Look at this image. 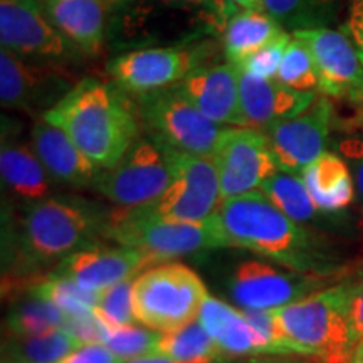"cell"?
<instances>
[{
    "mask_svg": "<svg viewBox=\"0 0 363 363\" xmlns=\"http://www.w3.org/2000/svg\"><path fill=\"white\" fill-rule=\"evenodd\" d=\"M214 219L222 247L246 249L308 274L333 276L342 267L323 238L289 219L257 190L222 201Z\"/></svg>",
    "mask_w": 363,
    "mask_h": 363,
    "instance_id": "1",
    "label": "cell"
},
{
    "mask_svg": "<svg viewBox=\"0 0 363 363\" xmlns=\"http://www.w3.org/2000/svg\"><path fill=\"white\" fill-rule=\"evenodd\" d=\"M138 108L96 78L76 83L43 118L61 128L99 170L115 167L140 138Z\"/></svg>",
    "mask_w": 363,
    "mask_h": 363,
    "instance_id": "2",
    "label": "cell"
},
{
    "mask_svg": "<svg viewBox=\"0 0 363 363\" xmlns=\"http://www.w3.org/2000/svg\"><path fill=\"white\" fill-rule=\"evenodd\" d=\"M276 316L294 355L350 363L357 342L350 323L348 279L278 308Z\"/></svg>",
    "mask_w": 363,
    "mask_h": 363,
    "instance_id": "3",
    "label": "cell"
},
{
    "mask_svg": "<svg viewBox=\"0 0 363 363\" xmlns=\"http://www.w3.org/2000/svg\"><path fill=\"white\" fill-rule=\"evenodd\" d=\"M110 217L93 203L74 197H49L26 207L21 249L30 262H48L91 247L106 235Z\"/></svg>",
    "mask_w": 363,
    "mask_h": 363,
    "instance_id": "4",
    "label": "cell"
},
{
    "mask_svg": "<svg viewBox=\"0 0 363 363\" xmlns=\"http://www.w3.org/2000/svg\"><path fill=\"white\" fill-rule=\"evenodd\" d=\"M104 238L138 249L153 264L222 247L214 216L202 222H185L167 219L145 206L111 214Z\"/></svg>",
    "mask_w": 363,
    "mask_h": 363,
    "instance_id": "5",
    "label": "cell"
},
{
    "mask_svg": "<svg viewBox=\"0 0 363 363\" xmlns=\"http://www.w3.org/2000/svg\"><path fill=\"white\" fill-rule=\"evenodd\" d=\"M207 296L203 281L182 262L152 266L133 279L136 320L160 333L197 320Z\"/></svg>",
    "mask_w": 363,
    "mask_h": 363,
    "instance_id": "6",
    "label": "cell"
},
{
    "mask_svg": "<svg viewBox=\"0 0 363 363\" xmlns=\"http://www.w3.org/2000/svg\"><path fill=\"white\" fill-rule=\"evenodd\" d=\"M158 147L169 163L172 182L157 202L145 207L167 219L185 222L211 219L220 203L219 174L212 157L194 155L162 143Z\"/></svg>",
    "mask_w": 363,
    "mask_h": 363,
    "instance_id": "7",
    "label": "cell"
},
{
    "mask_svg": "<svg viewBox=\"0 0 363 363\" xmlns=\"http://www.w3.org/2000/svg\"><path fill=\"white\" fill-rule=\"evenodd\" d=\"M136 104L150 138L194 155L212 157L225 128L203 116L174 86L142 94Z\"/></svg>",
    "mask_w": 363,
    "mask_h": 363,
    "instance_id": "8",
    "label": "cell"
},
{
    "mask_svg": "<svg viewBox=\"0 0 363 363\" xmlns=\"http://www.w3.org/2000/svg\"><path fill=\"white\" fill-rule=\"evenodd\" d=\"M172 182L162 148L152 138H138L125 157L108 170H99L93 187L121 208L157 202Z\"/></svg>",
    "mask_w": 363,
    "mask_h": 363,
    "instance_id": "9",
    "label": "cell"
},
{
    "mask_svg": "<svg viewBox=\"0 0 363 363\" xmlns=\"http://www.w3.org/2000/svg\"><path fill=\"white\" fill-rule=\"evenodd\" d=\"M212 160L220 184V202L254 192L279 169L266 135L249 126H225L217 140Z\"/></svg>",
    "mask_w": 363,
    "mask_h": 363,
    "instance_id": "10",
    "label": "cell"
},
{
    "mask_svg": "<svg viewBox=\"0 0 363 363\" xmlns=\"http://www.w3.org/2000/svg\"><path fill=\"white\" fill-rule=\"evenodd\" d=\"M0 43L30 61H74L78 49L56 29L40 0H0Z\"/></svg>",
    "mask_w": 363,
    "mask_h": 363,
    "instance_id": "11",
    "label": "cell"
},
{
    "mask_svg": "<svg viewBox=\"0 0 363 363\" xmlns=\"http://www.w3.org/2000/svg\"><path fill=\"white\" fill-rule=\"evenodd\" d=\"M331 278L333 276L279 269L264 261H244L235 267L229 288L242 310H278L328 288Z\"/></svg>",
    "mask_w": 363,
    "mask_h": 363,
    "instance_id": "12",
    "label": "cell"
},
{
    "mask_svg": "<svg viewBox=\"0 0 363 363\" xmlns=\"http://www.w3.org/2000/svg\"><path fill=\"white\" fill-rule=\"evenodd\" d=\"M202 56L201 49L182 45L148 48L113 57L106 69L121 91L142 96L179 84L190 71L201 66Z\"/></svg>",
    "mask_w": 363,
    "mask_h": 363,
    "instance_id": "13",
    "label": "cell"
},
{
    "mask_svg": "<svg viewBox=\"0 0 363 363\" xmlns=\"http://www.w3.org/2000/svg\"><path fill=\"white\" fill-rule=\"evenodd\" d=\"M310 49L320 76V91L363 106V59L350 35L328 27L294 30Z\"/></svg>",
    "mask_w": 363,
    "mask_h": 363,
    "instance_id": "14",
    "label": "cell"
},
{
    "mask_svg": "<svg viewBox=\"0 0 363 363\" xmlns=\"http://www.w3.org/2000/svg\"><path fill=\"white\" fill-rule=\"evenodd\" d=\"M331 120V103L323 96H316L311 106L301 115L279 121L262 131L279 172L299 175L316 158L323 155Z\"/></svg>",
    "mask_w": 363,
    "mask_h": 363,
    "instance_id": "15",
    "label": "cell"
},
{
    "mask_svg": "<svg viewBox=\"0 0 363 363\" xmlns=\"http://www.w3.org/2000/svg\"><path fill=\"white\" fill-rule=\"evenodd\" d=\"M240 71L225 62L197 66L174 88L203 116L222 126H246L240 108Z\"/></svg>",
    "mask_w": 363,
    "mask_h": 363,
    "instance_id": "16",
    "label": "cell"
},
{
    "mask_svg": "<svg viewBox=\"0 0 363 363\" xmlns=\"http://www.w3.org/2000/svg\"><path fill=\"white\" fill-rule=\"evenodd\" d=\"M155 266L133 247L91 246L67 256L57 267L56 274L76 281L89 291H103L113 284L135 279L142 269Z\"/></svg>",
    "mask_w": 363,
    "mask_h": 363,
    "instance_id": "17",
    "label": "cell"
},
{
    "mask_svg": "<svg viewBox=\"0 0 363 363\" xmlns=\"http://www.w3.org/2000/svg\"><path fill=\"white\" fill-rule=\"evenodd\" d=\"M240 71V69H239ZM240 108L249 128L266 131L283 120L301 115L316 93H299L276 79H261L240 71Z\"/></svg>",
    "mask_w": 363,
    "mask_h": 363,
    "instance_id": "18",
    "label": "cell"
},
{
    "mask_svg": "<svg viewBox=\"0 0 363 363\" xmlns=\"http://www.w3.org/2000/svg\"><path fill=\"white\" fill-rule=\"evenodd\" d=\"M66 84L57 74L35 66L30 59H24L9 49L0 51V101L4 108L30 110L40 103H49L54 106L52 99L48 98L51 93L61 99L67 93Z\"/></svg>",
    "mask_w": 363,
    "mask_h": 363,
    "instance_id": "19",
    "label": "cell"
},
{
    "mask_svg": "<svg viewBox=\"0 0 363 363\" xmlns=\"http://www.w3.org/2000/svg\"><path fill=\"white\" fill-rule=\"evenodd\" d=\"M33 148L52 180L71 187H93L99 169L65 131L40 118L33 128Z\"/></svg>",
    "mask_w": 363,
    "mask_h": 363,
    "instance_id": "20",
    "label": "cell"
},
{
    "mask_svg": "<svg viewBox=\"0 0 363 363\" xmlns=\"http://www.w3.org/2000/svg\"><path fill=\"white\" fill-rule=\"evenodd\" d=\"M45 13L81 54L96 56L106 33L101 0H40Z\"/></svg>",
    "mask_w": 363,
    "mask_h": 363,
    "instance_id": "21",
    "label": "cell"
},
{
    "mask_svg": "<svg viewBox=\"0 0 363 363\" xmlns=\"http://www.w3.org/2000/svg\"><path fill=\"white\" fill-rule=\"evenodd\" d=\"M197 320L219 345L222 357L267 355L266 345L247 321L244 311L235 310L222 299L208 294Z\"/></svg>",
    "mask_w": 363,
    "mask_h": 363,
    "instance_id": "22",
    "label": "cell"
},
{
    "mask_svg": "<svg viewBox=\"0 0 363 363\" xmlns=\"http://www.w3.org/2000/svg\"><path fill=\"white\" fill-rule=\"evenodd\" d=\"M0 172L9 192L26 207L49 199L51 175L35 155L34 148L24 143L4 142L0 150Z\"/></svg>",
    "mask_w": 363,
    "mask_h": 363,
    "instance_id": "23",
    "label": "cell"
},
{
    "mask_svg": "<svg viewBox=\"0 0 363 363\" xmlns=\"http://www.w3.org/2000/svg\"><path fill=\"white\" fill-rule=\"evenodd\" d=\"M301 179L311 201L325 214L343 211L355 197L350 167L335 153L325 152L320 158H316L303 170Z\"/></svg>",
    "mask_w": 363,
    "mask_h": 363,
    "instance_id": "24",
    "label": "cell"
},
{
    "mask_svg": "<svg viewBox=\"0 0 363 363\" xmlns=\"http://www.w3.org/2000/svg\"><path fill=\"white\" fill-rule=\"evenodd\" d=\"M284 33V27L264 11L240 9L230 16L222 29V44L227 62L239 66L247 56Z\"/></svg>",
    "mask_w": 363,
    "mask_h": 363,
    "instance_id": "25",
    "label": "cell"
},
{
    "mask_svg": "<svg viewBox=\"0 0 363 363\" xmlns=\"http://www.w3.org/2000/svg\"><path fill=\"white\" fill-rule=\"evenodd\" d=\"M81 345H84V342L66 328H57L34 337L11 335L4 342V358L19 363H59Z\"/></svg>",
    "mask_w": 363,
    "mask_h": 363,
    "instance_id": "26",
    "label": "cell"
},
{
    "mask_svg": "<svg viewBox=\"0 0 363 363\" xmlns=\"http://www.w3.org/2000/svg\"><path fill=\"white\" fill-rule=\"evenodd\" d=\"M158 353L175 363H216L222 357L219 345L199 320L179 330L163 333Z\"/></svg>",
    "mask_w": 363,
    "mask_h": 363,
    "instance_id": "27",
    "label": "cell"
},
{
    "mask_svg": "<svg viewBox=\"0 0 363 363\" xmlns=\"http://www.w3.org/2000/svg\"><path fill=\"white\" fill-rule=\"evenodd\" d=\"M261 192L289 219L301 225L315 222L321 214H325L311 201L305 182L299 175L278 172L261 185Z\"/></svg>",
    "mask_w": 363,
    "mask_h": 363,
    "instance_id": "28",
    "label": "cell"
},
{
    "mask_svg": "<svg viewBox=\"0 0 363 363\" xmlns=\"http://www.w3.org/2000/svg\"><path fill=\"white\" fill-rule=\"evenodd\" d=\"M65 313L34 293L17 301L7 316V328L11 335H21V337L43 335L48 331L65 328Z\"/></svg>",
    "mask_w": 363,
    "mask_h": 363,
    "instance_id": "29",
    "label": "cell"
},
{
    "mask_svg": "<svg viewBox=\"0 0 363 363\" xmlns=\"http://www.w3.org/2000/svg\"><path fill=\"white\" fill-rule=\"evenodd\" d=\"M338 0H262L264 12L283 27L294 30L325 27Z\"/></svg>",
    "mask_w": 363,
    "mask_h": 363,
    "instance_id": "30",
    "label": "cell"
},
{
    "mask_svg": "<svg viewBox=\"0 0 363 363\" xmlns=\"http://www.w3.org/2000/svg\"><path fill=\"white\" fill-rule=\"evenodd\" d=\"M33 293L59 308L66 315V320L94 313L99 294L98 291H89L76 281L59 276L56 272L51 278H45L35 284Z\"/></svg>",
    "mask_w": 363,
    "mask_h": 363,
    "instance_id": "31",
    "label": "cell"
},
{
    "mask_svg": "<svg viewBox=\"0 0 363 363\" xmlns=\"http://www.w3.org/2000/svg\"><path fill=\"white\" fill-rule=\"evenodd\" d=\"M276 81L299 93H316L320 91V76L316 62L305 43L293 35L291 43L286 48Z\"/></svg>",
    "mask_w": 363,
    "mask_h": 363,
    "instance_id": "32",
    "label": "cell"
},
{
    "mask_svg": "<svg viewBox=\"0 0 363 363\" xmlns=\"http://www.w3.org/2000/svg\"><path fill=\"white\" fill-rule=\"evenodd\" d=\"M162 335L163 333H160V331L148 328L142 323L123 326L106 325L103 343L125 362L131 360V358L158 353Z\"/></svg>",
    "mask_w": 363,
    "mask_h": 363,
    "instance_id": "33",
    "label": "cell"
},
{
    "mask_svg": "<svg viewBox=\"0 0 363 363\" xmlns=\"http://www.w3.org/2000/svg\"><path fill=\"white\" fill-rule=\"evenodd\" d=\"M94 313L108 326L136 323L138 320L133 308V279L121 281L99 291Z\"/></svg>",
    "mask_w": 363,
    "mask_h": 363,
    "instance_id": "34",
    "label": "cell"
},
{
    "mask_svg": "<svg viewBox=\"0 0 363 363\" xmlns=\"http://www.w3.org/2000/svg\"><path fill=\"white\" fill-rule=\"evenodd\" d=\"M291 34L284 33L278 39L262 45L261 49H257L256 52L247 56L238 67L242 72H246V74L254 76V78L276 79L281 62H283L286 48L291 43Z\"/></svg>",
    "mask_w": 363,
    "mask_h": 363,
    "instance_id": "35",
    "label": "cell"
},
{
    "mask_svg": "<svg viewBox=\"0 0 363 363\" xmlns=\"http://www.w3.org/2000/svg\"><path fill=\"white\" fill-rule=\"evenodd\" d=\"M59 363H123L104 343H84Z\"/></svg>",
    "mask_w": 363,
    "mask_h": 363,
    "instance_id": "36",
    "label": "cell"
},
{
    "mask_svg": "<svg viewBox=\"0 0 363 363\" xmlns=\"http://www.w3.org/2000/svg\"><path fill=\"white\" fill-rule=\"evenodd\" d=\"M350 288V323L355 342L363 340V269L358 271L355 278L348 279Z\"/></svg>",
    "mask_w": 363,
    "mask_h": 363,
    "instance_id": "37",
    "label": "cell"
},
{
    "mask_svg": "<svg viewBox=\"0 0 363 363\" xmlns=\"http://www.w3.org/2000/svg\"><path fill=\"white\" fill-rule=\"evenodd\" d=\"M342 153L348 160V167H350L353 182L357 184L358 194H360L363 201V140L358 138H348L342 143Z\"/></svg>",
    "mask_w": 363,
    "mask_h": 363,
    "instance_id": "38",
    "label": "cell"
},
{
    "mask_svg": "<svg viewBox=\"0 0 363 363\" xmlns=\"http://www.w3.org/2000/svg\"><path fill=\"white\" fill-rule=\"evenodd\" d=\"M347 33L363 59V0H350Z\"/></svg>",
    "mask_w": 363,
    "mask_h": 363,
    "instance_id": "39",
    "label": "cell"
},
{
    "mask_svg": "<svg viewBox=\"0 0 363 363\" xmlns=\"http://www.w3.org/2000/svg\"><path fill=\"white\" fill-rule=\"evenodd\" d=\"M126 2H128V0H126ZM131 2H135V0H131ZM160 2L180 4V6H192V7H206L211 12H217V9L227 6L229 0H222V2H219V0H160Z\"/></svg>",
    "mask_w": 363,
    "mask_h": 363,
    "instance_id": "40",
    "label": "cell"
},
{
    "mask_svg": "<svg viewBox=\"0 0 363 363\" xmlns=\"http://www.w3.org/2000/svg\"><path fill=\"white\" fill-rule=\"evenodd\" d=\"M123 363H175L170 360L169 357L162 355V353H152V355H145L138 358H131V360H125Z\"/></svg>",
    "mask_w": 363,
    "mask_h": 363,
    "instance_id": "41",
    "label": "cell"
},
{
    "mask_svg": "<svg viewBox=\"0 0 363 363\" xmlns=\"http://www.w3.org/2000/svg\"><path fill=\"white\" fill-rule=\"evenodd\" d=\"M229 2L239 9H247V11H264L262 0H229Z\"/></svg>",
    "mask_w": 363,
    "mask_h": 363,
    "instance_id": "42",
    "label": "cell"
},
{
    "mask_svg": "<svg viewBox=\"0 0 363 363\" xmlns=\"http://www.w3.org/2000/svg\"><path fill=\"white\" fill-rule=\"evenodd\" d=\"M350 363H363V340H360V342L357 343Z\"/></svg>",
    "mask_w": 363,
    "mask_h": 363,
    "instance_id": "43",
    "label": "cell"
},
{
    "mask_svg": "<svg viewBox=\"0 0 363 363\" xmlns=\"http://www.w3.org/2000/svg\"><path fill=\"white\" fill-rule=\"evenodd\" d=\"M2 363H19V362H13V360H9V358H2Z\"/></svg>",
    "mask_w": 363,
    "mask_h": 363,
    "instance_id": "44",
    "label": "cell"
},
{
    "mask_svg": "<svg viewBox=\"0 0 363 363\" xmlns=\"http://www.w3.org/2000/svg\"><path fill=\"white\" fill-rule=\"evenodd\" d=\"M244 363H269V362H244Z\"/></svg>",
    "mask_w": 363,
    "mask_h": 363,
    "instance_id": "45",
    "label": "cell"
}]
</instances>
